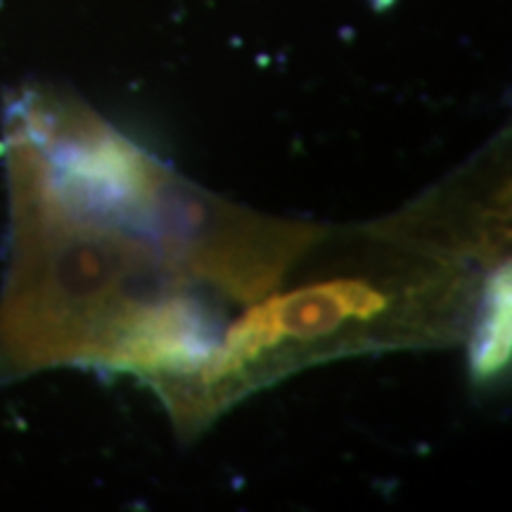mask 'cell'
I'll use <instances>...</instances> for the list:
<instances>
[{
    "mask_svg": "<svg viewBox=\"0 0 512 512\" xmlns=\"http://www.w3.org/2000/svg\"><path fill=\"white\" fill-rule=\"evenodd\" d=\"M510 354V278L508 266L486 285L482 316L472 339V370L482 380L501 373Z\"/></svg>",
    "mask_w": 512,
    "mask_h": 512,
    "instance_id": "1",
    "label": "cell"
}]
</instances>
